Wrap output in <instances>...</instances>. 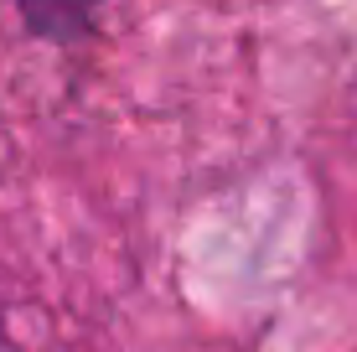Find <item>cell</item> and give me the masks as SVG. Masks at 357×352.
I'll return each mask as SVG.
<instances>
[{
	"label": "cell",
	"instance_id": "cell-1",
	"mask_svg": "<svg viewBox=\"0 0 357 352\" xmlns=\"http://www.w3.org/2000/svg\"><path fill=\"white\" fill-rule=\"evenodd\" d=\"M104 6L109 0H16L21 26H26L31 36H42V42H52V47L83 42V36L93 31V21H98Z\"/></svg>",
	"mask_w": 357,
	"mask_h": 352
}]
</instances>
